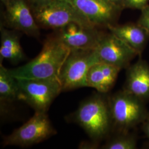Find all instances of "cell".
<instances>
[{"mask_svg": "<svg viewBox=\"0 0 149 149\" xmlns=\"http://www.w3.org/2000/svg\"><path fill=\"white\" fill-rule=\"evenodd\" d=\"M70 52L58 38H52L45 42L34 59L9 71L17 79H59L61 68Z\"/></svg>", "mask_w": 149, "mask_h": 149, "instance_id": "obj_1", "label": "cell"}, {"mask_svg": "<svg viewBox=\"0 0 149 149\" xmlns=\"http://www.w3.org/2000/svg\"><path fill=\"white\" fill-rule=\"evenodd\" d=\"M72 118L94 140L104 138L109 132L112 123L109 102L99 95L83 102Z\"/></svg>", "mask_w": 149, "mask_h": 149, "instance_id": "obj_2", "label": "cell"}, {"mask_svg": "<svg viewBox=\"0 0 149 149\" xmlns=\"http://www.w3.org/2000/svg\"><path fill=\"white\" fill-rule=\"evenodd\" d=\"M108 102L112 122L122 133L144 122L149 116L144 101L124 90L114 94Z\"/></svg>", "mask_w": 149, "mask_h": 149, "instance_id": "obj_3", "label": "cell"}, {"mask_svg": "<svg viewBox=\"0 0 149 149\" xmlns=\"http://www.w3.org/2000/svg\"><path fill=\"white\" fill-rule=\"evenodd\" d=\"M100 62L95 49L71 50L59 74L62 91L87 87V75L89 70Z\"/></svg>", "mask_w": 149, "mask_h": 149, "instance_id": "obj_4", "label": "cell"}, {"mask_svg": "<svg viewBox=\"0 0 149 149\" xmlns=\"http://www.w3.org/2000/svg\"><path fill=\"white\" fill-rule=\"evenodd\" d=\"M17 80L20 100L26 102L35 112L47 113L54 100L62 91L61 84L58 79Z\"/></svg>", "mask_w": 149, "mask_h": 149, "instance_id": "obj_5", "label": "cell"}, {"mask_svg": "<svg viewBox=\"0 0 149 149\" xmlns=\"http://www.w3.org/2000/svg\"><path fill=\"white\" fill-rule=\"evenodd\" d=\"M34 15L37 23L45 28L59 29L71 23L95 27L64 0H53L35 8Z\"/></svg>", "mask_w": 149, "mask_h": 149, "instance_id": "obj_6", "label": "cell"}, {"mask_svg": "<svg viewBox=\"0 0 149 149\" xmlns=\"http://www.w3.org/2000/svg\"><path fill=\"white\" fill-rule=\"evenodd\" d=\"M56 133L47 113L35 112L27 122L6 136L3 143L5 146L27 147L42 142Z\"/></svg>", "mask_w": 149, "mask_h": 149, "instance_id": "obj_7", "label": "cell"}, {"mask_svg": "<svg viewBox=\"0 0 149 149\" xmlns=\"http://www.w3.org/2000/svg\"><path fill=\"white\" fill-rule=\"evenodd\" d=\"M101 63L122 69L129 66L138 52L122 39L113 33L102 35L95 48Z\"/></svg>", "mask_w": 149, "mask_h": 149, "instance_id": "obj_8", "label": "cell"}, {"mask_svg": "<svg viewBox=\"0 0 149 149\" xmlns=\"http://www.w3.org/2000/svg\"><path fill=\"white\" fill-rule=\"evenodd\" d=\"M102 35L95 27L71 23L59 29L56 37L70 50L94 49Z\"/></svg>", "mask_w": 149, "mask_h": 149, "instance_id": "obj_9", "label": "cell"}, {"mask_svg": "<svg viewBox=\"0 0 149 149\" xmlns=\"http://www.w3.org/2000/svg\"><path fill=\"white\" fill-rule=\"evenodd\" d=\"M93 26L108 25L116 15L118 6L110 0H64Z\"/></svg>", "mask_w": 149, "mask_h": 149, "instance_id": "obj_10", "label": "cell"}, {"mask_svg": "<svg viewBox=\"0 0 149 149\" xmlns=\"http://www.w3.org/2000/svg\"><path fill=\"white\" fill-rule=\"evenodd\" d=\"M7 25L28 36L37 37L39 27L25 0H10L6 5Z\"/></svg>", "mask_w": 149, "mask_h": 149, "instance_id": "obj_11", "label": "cell"}, {"mask_svg": "<svg viewBox=\"0 0 149 149\" xmlns=\"http://www.w3.org/2000/svg\"><path fill=\"white\" fill-rule=\"evenodd\" d=\"M124 90L142 101L149 99V65L142 60L130 66L126 74Z\"/></svg>", "mask_w": 149, "mask_h": 149, "instance_id": "obj_12", "label": "cell"}, {"mask_svg": "<svg viewBox=\"0 0 149 149\" xmlns=\"http://www.w3.org/2000/svg\"><path fill=\"white\" fill-rule=\"evenodd\" d=\"M120 69L110 64L98 63L91 68L87 75V85L100 93H106L114 85Z\"/></svg>", "mask_w": 149, "mask_h": 149, "instance_id": "obj_13", "label": "cell"}, {"mask_svg": "<svg viewBox=\"0 0 149 149\" xmlns=\"http://www.w3.org/2000/svg\"><path fill=\"white\" fill-rule=\"evenodd\" d=\"M108 29L117 37L129 44L140 55L147 43L149 32L140 24H127L114 26L108 24Z\"/></svg>", "mask_w": 149, "mask_h": 149, "instance_id": "obj_14", "label": "cell"}, {"mask_svg": "<svg viewBox=\"0 0 149 149\" xmlns=\"http://www.w3.org/2000/svg\"><path fill=\"white\" fill-rule=\"evenodd\" d=\"M0 48L1 62L3 59L13 64H17L26 59L21 47L19 38L16 32L1 27Z\"/></svg>", "mask_w": 149, "mask_h": 149, "instance_id": "obj_15", "label": "cell"}, {"mask_svg": "<svg viewBox=\"0 0 149 149\" xmlns=\"http://www.w3.org/2000/svg\"><path fill=\"white\" fill-rule=\"evenodd\" d=\"M19 99V90L17 80L10 74L9 69L0 64V101L1 113H7V106Z\"/></svg>", "mask_w": 149, "mask_h": 149, "instance_id": "obj_16", "label": "cell"}, {"mask_svg": "<svg viewBox=\"0 0 149 149\" xmlns=\"http://www.w3.org/2000/svg\"><path fill=\"white\" fill-rule=\"evenodd\" d=\"M136 148V139L134 136L128 134L127 133H122L102 147V149H135Z\"/></svg>", "mask_w": 149, "mask_h": 149, "instance_id": "obj_17", "label": "cell"}, {"mask_svg": "<svg viewBox=\"0 0 149 149\" xmlns=\"http://www.w3.org/2000/svg\"><path fill=\"white\" fill-rule=\"evenodd\" d=\"M149 0H125L123 5L128 7L144 9Z\"/></svg>", "mask_w": 149, "mask_h": 149, "instance_id": "obj_18", "label": "cell"}, {"mask_svg": "<svg viewBox=\"0 0 149 149\" xmlns=\"http://www.w3.org/2000/svg\"><path fill=\"white\" fill-rule=\"evenodd\" d=\"M139 24L144 27L149 32V14L145 9H143V12L139 22Z\"/></svg>", "mask_w": 149, "mask_h": 149, "instance_id": "obj_19", "label": "cell"}, {"mask_svg": "<svg viewBox=\"0 0 149 149\" xmlns=\"http://www.w3.org/2000/svg\"><path fill=\"white\" fill-rule=\"evenodd\" d=\"M29 2L32 3V5L34 6V8H37L41 6L44 5L53 0H28Z\"/></svg>", "mask_w": 149, "mask_h": 149, "instance_id": "obj_20", "label": "cell"}, {"mask_svg": "<svg viewBox=\"0 0 149 149\" xmlns=\"http://www.w3.org/2000/svg\"><path fill=\"white\" fill-rule=\"evenodd\" d=\"M143 125V129L144 133L147 137L149 139V116H148L146 119L144 120Z\"/></svg>", "mask_w": 149, "mask_h": 149, "instance_id": "obj_21", "label": "cell"}, {"mask_svg": "<svg viewBox=\"0 0 149 149\" xmlns=\"http://www.w3.org/2000/svg\"><path fill=\"white\" fill-rule=\"evenodd\" d=\"M111 1H112V2L113 3H114L115 5H118L119 3H124V1L125 0H110Z\"/></svg>", "mask_w": 149, "mask_h": 149, "instance_id": "obj_22", "label": "cell"}, {"mask_svg": "<svg viewBox=\"0 0 149 149\" xmlns=\"http://www.w3.org/2000/svg\"><path fill=\"white\" fill-rule=\"evenodd\" d=\"M10 1V0H1V1H2L6 6L7 5L8 3V2H9Z\"/></svg>", "mask_w": 149, "mask_h": 149, "instance_id": "obj_23", "label": "cell"}, {"mask_svg": "<svg viewBox=\"0 0 149 149\" xmlns=\"http://www.w3.org/2000/svg\"><path fill=\"white\" fill-rule=\"evenodd\" d=\"M144 9H145L146 11H147L149 14V7H145Z\"/></svg>", "mask_w": 149, "mask_h": 149, "instance_id": "obj_24", "label": "cell"}]
</instances>
